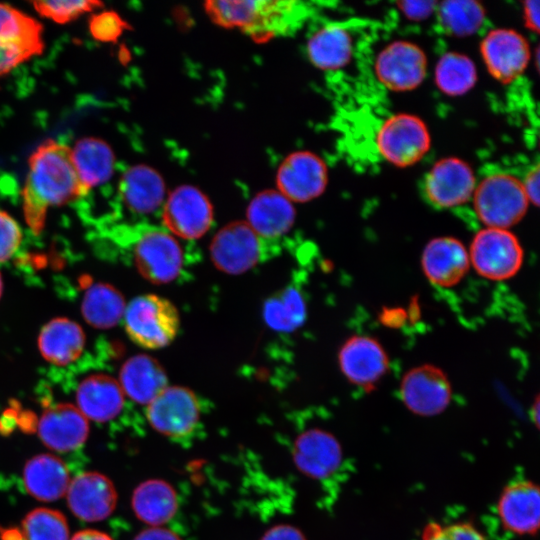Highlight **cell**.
Wrapping results in <instances>:
<instances>
[{"label": "cell", "mask_w": 540, "mask_h": 540, "mask_svg": "<svg viewBox=\"0 0 540 540\" xmlns=\"http://www.w3.org/2000/svg\"><path fill=\"white\" fill-rule=\"evenodd\" d=\"M87 192L74 167L71 147L48 139L28 159L21 193L24 219L33 232L39 233L49 208L71 203Z\"/></svg>", "instance_id": "cell-1"}, {"label": "cell", "mask_w": 540, "mask_h": 540, "mask_svg": "<svg viewBox=\"0 0 540 540\" xmlns=\"http://www.w3.org/2000/svg\"><path fill=\"white\" fill-rule=\"evenodd\" d=\"M204 6L215 24L238 28L259 42L292 34L300 28L309 12L301 1L212 0Z\"/></svg>", "instance_id": "cell-2"}, {"label": "cell", "mask_w": 540, "mask_h": 540, "mask_svg": "<svg viewBox=\"0 0 540 540\" xmlns=\"http://www.w3.org/2000/svg\"><path fill=\"white\" fill-rule=\"evenodd\" d=\"M472 204L485 227L510 229L526 215L530 203L521 179L506 172H495L477 181Z\"/></svg>", "instance_id": "cell-3"}, {"label": "cell", "mask_w": 540, "mask_h": 540, "mask_svg": "<svg viewBox=\"0 0 540 540\" xmlns=\"http://www.w3.org/2000/svg\"><path fill=\"white\" fill-rule=\"evenodd\" d=\"M123 319L129 338L146 349L166 347L180 328V316L175 305L157 294H144L132 299L126 305Z\"/></svg>", "instance_id": "cell-4"}, {"label": "cell", "mask_w": 540, "mask_h": 540, "mask_svg": "<svg viewBox=\"0 0 540 540\" xmlns=\"http://www.w3.org/2000/svg\"><path fill=\"white\" fill-rule=\"evenodd\" d=\"M431 145L426 122L408 112L389 115L375 134L377 152L384 161L397 168L416 165L429 153Z\"/></svg>", "instance_id": "cell-5"}, {"label": "cell", "mask_w": 540, "mask_h": 540, "mask_svg": "<svg viewBox=\"0 0 540 540\" xmlns=\"http://www.w3.org/2000/svg\"><path fill=\"white\" fill-rule=\"evenodd\" d=\"M274 240L259 236L246 221L222 227L210 244V256L216 268L227 274H241L276 255Z\"/></svg>", "instance_id": "cell-6"}, {"label": "cell", "mask_w": 540, "mask_h": 540, "mask_svg": "<svg viewBox=\"0 0 540 540\" xmlns=\"http://www.w3.org/2000/svg\"><path fill=\"white\" fill-rule=\"evenodd\" d=\"M470 265L483 278L504 281L523 265L524 251L510 229L484 227L473 237L468 250Z\"/></svg>", "instance_id": "cell-7"}, {"label": "cell", "mask_w": 540, "mask_h": 540, "mask_svg": "<svg viewBox=\"0 0 540 540\" xmlns=\"http://www.w3.org/2000/svg\"><path fill=\"white\" fill-rule=\"evenodd\" d=\"M44 48L42 24L17 7L0 3V80Z\"/></svg>", "instance_id": "cell-8"}, {"label": "cell", "mask_w": 540, "mask_h": 540, "mask_svg": "<svg viewBox=\"0 0 540 540\" xmlns=\"http://www.w3.org/2000/svg\"><path fill=\"white\" fill-rule=\"evenodd\" d=\"M378 82L392 92H410L422 85L428 71L425 51L415 42L397 39L386 44L373 63Z\"/></svg>", "instance_id": "cell-9"}, {"label": "cell", "mask_w": 540, "mask_h": 540, "mask_svg": "<svg viewBox=\"0 0 540 540\" xmlns=\"http://www.w3.org/2000/svg\"><path fill=\"white\" fill-rule=\"evenodd\" d=\"M146 416L154 430L180 442L195 434L200 424L201 405L189 388L167 386L148 404Z\"/></svg>", "instance_id": "cell-10"}, {"label": "cell", "mask_w": 540, "mask_h": 540, "mask_svg": "<svg viewBox=\"0 0 540 540\" xmlns=\"http://www.w3.org/2000/svg\"><path fill=\"white\" fill-rule=\"evenodd\" d=\"M479 53L488 74L503 85L519 79L532 58L531 46L525 35L506 27L487 31L479 43Z\"/></svg>", "instance_id": "cell-11"}, {"label": "cell", "mask_w": 540, "mask_h": 540, "mask_svg": "<svg viewBox=\"0 0 540 540\" xmlns=\"http://www.w3.org/2000/svg\"><path fill=\"white\" fill-rule=\"evenodd\" d=\"M477 177L473 167L457 156L435 161L426 172L422 190L426 200L437 209H451L471 201Z\"/></svg>", "instance_id": "cell-12"}, {"label": "cell", "mask_w": 540, "mask_h": 540, "mask_svg": "<svg viewBox=\"0 0 540 540\" xmlns=\"http://www.w3.org/2000/svg\"><path fill=\"white\" fill-rule=\"evenodd\" d=\"M134 264L140 275L154 284L174 281L183 267V250L167 230L143 231L133 247Z\"/></svg>", "instance_id": "cell-13"}, {"label": "cell", "mask_w": 540, "mask_h": 540, "mask_svg": "<svg viewBox=\"0 0 540 540\" xmlns=\"http://www.w3.org/2000/svg\"><path fill=\"white\" fill-rule=\"evenodd\" d=\"M213 208L197 187L181 185L163 203L162 221L173 236L194 240L206 234L213 223Z\"/></svg>", "instance_id": "cell-14"}, {"label": "cell", "mask_w": 540, "mask_h": 540, "mask_svg": "<svg viewBox=\"0 0 540 540\" xmlns=\"http://www.w3.org/2000/svg\"><path fill=\"white\" fill-rule=\"evenodd\" d=\"M405 407L417 416L431 417L441 414L452 399L451 383L446 373L432 364H423L408 370L399 387Z\"/></svg>", "instance_id": "cell-15"}, {"label": "cell", "mask_w": 540, "mask_h": 540, "mask_svg": "<svg viewBox=\"0 0 540 540\" xmlns=\"http://www.w3.org/2000/svg\"><path fill=\"white\" fill-rule=\"evenodd\" d=\"M341 373L353 385L372 391L389 370V357L383 345L369 335H353L340 347Z\"/></svg>", "instance_id": "cell-16"}, {"label": "cell", "mask_w": 540, "mask_h": 540, "mask_svg": "<svg viewBox=\"0 0 540 540\" xmlns=\"http://www.w3.org/2000/svg\"><path fill=\"white\" fill-rule=\"evenodd\" d=\"M277 191L291 202H308L319 197L328 184L326 163L310 151L289 154L276 173Z\"/></svg>", "instance_id": "cell-17"}, {"label": "cell", "mask_w": 540, "mask_h": 540, "mask_svg": "<svg viewBox=\"0 0 540 540\" xmlns=\"http://www.w3.org/2000/svg\"><path fill=\"white\" fill-rule=\"evenodd\" d=\"M497 515L502 528L518 536H534L540 525L539 487L531 480H515L501 491Z\"/></svg>", "instance_id": "cell-18"}, {"label": "cell", "mask_w": 540, "mask_h": 540, "mask_svg": "<svg viewBox=\"0 0 540 540\" xmlns=\"http://www.w3.org/2000/svg\"><path fill=\"white\" fill-rule=\"evenodd\" d=\"M72 514L84 522L107 519L117 506V491L113 482L95 471L83 472L71 480L66 492Z\"/></svg>", "instance_id": "cell-19"}, {"label": "cell", "mask_w": 540, "mask_h": 540, "mask_svg": "<svg viewBox=\"0 0 540 540\" xmlns=\"http://www.w3.org/2000/svg\"><path fill=\"white\" fill-rule=\"evenodd\" d=\"M89 431L88 419L71 403H57L46 408L37 423L39 439L56 452H70L81 447Z\"/></svg>", "instance_id": "cell-20"}, {"label": "cell", "mask_w": 540, "mask_h": 540, "mask_svg": "<svg viewBox=\"0 0 540 540\" xmlns=\"http://www.w3.org/2000/svg\"><path fill=\"white\" fill-rule=\"evenodd\" d=\"M292 455L301 472L320 481L332 477L343 459L338 440L330 432L319 428L300 433L294 441Z\"/></svg>", "instance_id": "cell-21"}, {"label": "cell", "mask_w": 540, "mask_h": 540, "mask_svg": "<svg viewBox=\"0 0 540 540\" xmlns=\"http://www.w3.org/2000/svg\"><path fill=\"white\" fill-rule=\"evenodd\" d=\"M470 267L465 245L452 236L431 239L421 254V269L427 280L443 288L457 285Z\"/></svg>", "instance_id": "cell-22"}, {"label": "cell", "mask_w": 540, "mask_h": 540, "mask_svg": "<svg viewBox=\"0 0 540 540\" xmlns=\"http://www.w3.org/2000/svg\"><path fill=\"white\" fill-rule=\"evenodd\" d=\"M22 481L31 497L41 502H52L66 495L71 478L69 469L61 458L42 453L26 461Z\"/></svg>", "instance_id": "cell-23"}, {"label": "cell", "mask_w": 540, "mask_h": 540, "mask_svg": "<svg viewBox=\"0 0 540 540\" xmlns=\"http://www.w3.org/2000/svg\"><path fill=\"white\" fill-rule=\"evenodd\" d=\"M124 393L119 382L105 374L86 377L76 391L77 408L89 420L108 422L122 411Z\"/></svg>", "instance_id": "cell-24"}, {"label": "cell", "mask_w": 540, "mask_h": 540, "mask_svg": "<svg viewBox=\"0 0 540 540\" xmlns=\"http://www.w3.org/2000/svg\"><path fill=\"white\" fill-rule=\"evenodd\" d=\"M247 224L261 237L268 240L287 233L295 222L296 212L291 201L277 190H265L250 201Z\"/></svg>", "instance_id": "cell-25"}, {"label": "cell", "mask_w": 540, "mask_h": 540, "mask_svg": "<svg viewBox=\"0 0 540 540\" xmlns=\"http://www.w3.org/2000/svg\"><path fill=\"white\" fill-rule=\"evenodd\" d=\"M118 382L131 400L147 405L168 386L163 366L147 354H137L126 360L120 369Z\"/></svg>", "instance_id": "cell-26"}, {"label": "cell", "mask_w": 540, "mask_h": 540, "mask_svg": "<svg viewBox=\"0 0 540 540\" xmlns=\"http://www.w3.org/2000/svg\"><path fill=\"white\" fill-rule=\"evenodd\" d=\"M306 49L309 61L316 68L323 71H337L351 62L354 40L343 24L329 23L309 37Z\"/></svg>", "instance_id": "cell-27"}, {"label": "cell", "mask_w": 540, "mask_h": 540, "mask_svg": "<svg viewBox=\"0 0 540 540\" xmlns=\"http://www.w3.org/2000/svg\"><path fill=\"white\" fill-rule=\"evenodd\" d=\"M125 206L136 214H149L165 201V183L162 176L147 165H135L122 175L119 184Z\"/></svg>", "instance_id": "cell-28"}, {"label": "cell", "mask_w": 540, "mask_h": 540, "mask_svg": "<svg viewBox=\"0 0 540 540\" xmlns=\"http://www.w3.org/2000/svg\"><path fill=\"white\" fill-rule=\"evenodd\" d=\"M85 333L71 319L58 317L47 322L38 336L42 357L51 364L64 366L75 361L83 352Z\"/></svg>", "instance_id": "cell-29"}, {"label": "cell", "mask_w": 540, "mask_h": 540, "mask_svg": "<svg viewBox=\"0 0 540 540\" xmlns=\"http://www.w3.org/2000/svg\"><path fill=\"white\" fill-rule=\"evenodd\" d=\"M131 506L140 521L158 527L174 517L179 501L170 483L161 479H149L134 489Z\"/></svg>", "instance_id": "cell-30"}, {"label": "cell", "mask_w": 540, "mask_h": 540, "mask_svg": "<svg viewBox=\"0 0 540 540\" xmlns=\"http://www.w3.org/2000/svg\"><path fill=\"white\" fill-rule=\"evenodd\" d=\"M71 157L78 177L87 191L104 184L113 175L115 155L102 139L96 137L79 139L71 148Z\"/></svg>", "instance_id": "cell-31"}, {"label": "cell", "mask_w": 540, "mask_h": 540, "mask_svg": "<svg viewBox=\"0 0 540 540\" xmlns=\"http://www.w3.org/2000/svg\"><path fill=\"white\" fill-rule=\"evenodd\" d=\"M433 80L436 88L445 96L461 97L476 86L477 66L469 55L447 51L435 63Z\"/></svg>", "instance_id": "cell-32"}, {"label": "cell", "mask_w": 540, "mask_h": 540, "mask_svg": "<svg viewBox=\"0 0 540 540\" xmlns=\"http://www.w3.org/2000/svg\"><path fill=\"white\" fill-rule=\"evenodd\" d=\"M125 308L122 293L104 282L90 286L81 304L84 320L96 329H109L117 325L124 316Z\"/></svg>", "instance_id": "cell-33"}, {"label": "cell", "mask_w": 540, "mask_h": 540, "mask_svg": "<svg viewBox=\"0 0 540 540\" xmlns=\"http://www.w3.org/2000/svg\"><path fill=\"white\" fill-rule=\"evenodd\" d=\"M435 17L448 36L465 38L479 32L486 22L483 4L475 0H445L437 3Z\"/></svg>", "instance_id": "cell-34"}, {"label": "cell", "mask_w": 540, "mask_h": 540, "mask_svg": "<svg viewBox=\"0 0 540 540\" xmlns=\"http://www.w3.org/2000/svg\"><path fill=\"white\" fill-rule=\"evenodd\" d=\"M263 318L276 331L299 328L306 318V303L300 290L291 285L270 296L263 306Z\"/></svg>", "instance_id": "cell-35"}, {"label": "cell", "mask_w": 540, "mask_h": 540, "mask_svg": "<svg viewBox=\"0 0 540 540\" xmlns=\"http://www.w3.org/2000/svg\"><path fill=\"white\" fill-rule=\"evenodd\" d=\"M23 540H70L69 525L63 513L56 509L39 507L23 518Z\"/></svg>", "instance_id": "cell-36"}, {"label": "cell", "mask_w": 540, "mask_h": 540, "mask_svg": "<svg viewBox=\"0 0 540 540\" xmlns=\"http://www.w3.org/2000/svg\"><path fill=\"white\" fill-rule=\"evenodd\" d=\"M34 10L56 24L70 23L82 15L101 9L99 1H33Z\"/></svg>", "instance_id": "cell-37"}, {"label": "cell", "mask_w": 540, "mask_h": 540, "mask_svg": "<svg viewBox=\"0 0 540 540\" xmlns=\"http://www.w3.org/2000/svg\"><path fill=\"white\" fill-rule=\"evenodd\" d=\"M421 540H486L484 535L469 522L441 524L429 522L421 533Z\"/></svg>", "instance_id": "cell-38"}, {"label": "cell", "mask_w": 540, "mask_h": 540, "mask_svg": "<svg viewBox=\"0 0 540 540\" xmlns=\"http://www.w3.org/2000/svg\"><path fill=\"white\" fill-rule=\"evenodd\" d=\"M126 23L114 11H102L93 14L89 20V31L92 37L100 42H113L124 32Z\"/></svg>", "instance_id": "cell-39"}, {"label": "cell", "mask_w": 540, "mask_h": 540, "mask_svg": "<svg viewBox=\"0 0 540 540\" xmlns=\"http://www.w3.org/2000/svg\"><path fill=\"white\" fill-rule=\"evenodd\" d=\"M21 239L22 232L17 221L7 212L0 210V263L15 254Z\"/></svg>", "instance_id": "cell-40"}, {"label": "cell", "mask_w": 540, "mask_h": 540, "mask_svg": "<svg viewBox=\"0 0 540 540\" xmlns=\"http://www.w3.org/2000/svg\"><path fill=\"white\" fill-rule=\"evenodd\" d=\"M437 1H398V10L410 21H424L435 15Z\"/></svg>", "instance_id": "cell-41"}, {"label": "cell", "mask_w": 540, "mask_h": 540, "mask_svg": "<svg viewBox=\"0 0 540 540\" xmlns=\"http://www.w3.org/2000/svg\"><path fill=\"white\" fill-rule=\"evenodd\" d=\"M521 179L524 193L530 203L535 207L539 206V182L540 167L539 164L531 166Z\"/></svg>", "instance_id": "cell-42"}, {"label": "cell", "mask_w": 540, "mask_h": 540, "mask_svg": "<svg viewBox=\"0 0 540 540\" xmlns=\"http://www.w3.org/2000/svg\"><path fill=\"white\" fill-rule=\"evenodd\" d=\"M261 540H307L305 535L296 527L279 524L268 529Z\"/></svg>", "instance_id": "cell-43"}, {"label": "cell", "mask_w": 540, "mask_h": 540, "mask_svg": "<svg viewBox=\"0 0 540 540\" xmlns=\"http://www.w3.org/2000/svg\"><path fill=\"white\" fill-rule=\"evenodd\" d=\"M539 10L538 0H526L522 2L524 25L529 31L536 34L540 31Z\"/></svg>", "instance_id": "cell-44"}, {"label": "cell", "mask_w": 540, "mask_h": 540, "mask_svg": "<svg viewBox=\"0 0 540 540\" xmlns=\"http://www.w3.org/2000/svg\"><path fill=\"white\" fill-rule=\"evenodd\" d=\"M133 540H181L172 530L162 526L142 530Z\"/></svg>", "instance_id": "cell-45"}, {"label": "cell", "mask_w": 540, "mask_h": 540, "mask_svg": "<svg viewBox=\"0 0 540 540\" xmlns=\"http://www.w3.org/2000/svg\"><path fill=\"white\" fill-rule=\"evenodd\" d=\"M70 540H113L110 535L95 529H84L75 533Z\"/></svg>", "instance_id": "cell-46"}, {"label": "cell", "mask_w": 540, "mask_h": 540, "mask_svg": "<svg viewBox=\"0 0 540 540\" xmlns=\"http://www.w3.org/2000/svg\"><path fill=\"white\" fill-rule=\"evenodd\" d=\"M404 312L402 310H388L383 313L382 321L389 326H397L402 320H404Z\"/></svg>", "instance_id": "cell-47"}, {"label": "cell", "mask_w": 540, "mask_h": 540, "mask_svg": "<svg viewBox=\"0 0 540 540\" xmlns=\"http://www.w3.org/2000/svg\"><path fill=\"white\" fill-rule=\"evenodd\" d=\"M531 416L535 425H538L539 423V399L538 398L535 400L534 404L532 405Z\"/></svg>", "instance_id": "cell-48"}, {"label": "cell", "mask_w": 540, "mask_h": 540, "mask_svg": "<svg viewBox=\"0 0 540 540\" xmlns=\"http://www.w3.org/2000/svg\"><path fill=\"white\" fill-rule=\"evenodd\" d=\"M2 290H3V283H2V277H1V274H0V297L2 295Z\"/></svg>", "instance_id": "cell-49"}]
</instances>
